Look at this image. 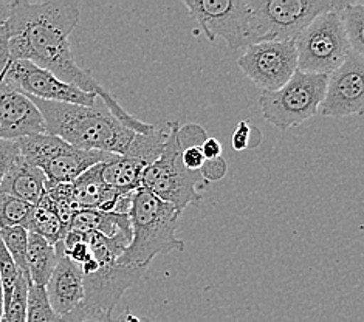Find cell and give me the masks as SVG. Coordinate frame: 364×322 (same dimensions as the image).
<instances>
[{
  "label": "cell",
  "mask_w": 364,
  "mask_h": 322,
  "mask_svg": "<svg viewBox=\"0 0 364 322\" xmlns=\"http://www.w3.org/2000/svg\"><path fill=\"white\" fill-rule=\"evenodd\" d=\"M80 4L75 0L25 2L13 0L11 14L5 25L4 45L8 60H28L85 93H93L112 115L134 132L146 135L154 124L143 123L119 106L112 93L89 70L76 64L70 34L80 22Z\"/></svg>",
  "instance_id": "obj_1"
},
{
  "label": "cell",
  "mask_w": 364,
  "mask_h": 322,
  "mask_svg": "<svg viewBox=\"0 0 364 322\" xmlns=\"http://www.w3.org/2000/svg\"><path fill=\"white\" fill-rule=\"evenodd\" d=\"M30 100L41 112L46 123V134L64 140L84 151H100L124 155L134 141L136 132L118 121L104 102L93 107L76 104Z\"/></svg>",
  "instance_id": "obj_2"
},
{
  "label": "cell",
  "mask_w": 364,
  "mask_h": 322,
  "mask_svg": "<svg viewBox=\"0 0 364 322\" xmlns=\"http://www.w3.org/2000/svg\"><path fill=\"white\" fill-rule=\"evenodd\" d=\"M127 215L132 242L118 259L121 265L146 269L157 256L185 249V242L177 237L181 213L149 190H135Z\"/></svg>",
  "instance_id": "obj_3"
},
{
  "label": "cell",
  "mask_w": 364,
  "mask_h": 322,
  "mask_svg": "<svg viewBox=\"0 0 364 322\" xmlns=\"http://www.w3.org/2000/svg\"><path fill=\"white\" fill-rule=\"evenodd\" d=\"M92 256L100 268L82 276L84 306L112 313L123 294L141 279L144 268L121 265L118 259L131 245L129 239H109L98 232L85 234Z\"/></svg>",
  "instance_id": "obj_4"
},
{
  "label": "cell",
  "mask_w": 364,
  "mask_h": 322,
  "mask_svg": "<svg viewBox=\"0 0 364 322\" xmlns=\"http://www.w3.org/2000/svg\"><path fill=\"white\" fill-rule=\"evenodd\" d=\"M178 127L180 123L177 121L168 123L169 132L163 152L157 161L144 168L141 188L183 213L189 205L202 202V189L206 188L208 181L200 172H191L181 163L177 138Z\"/></svg>",
  "instance_id": "obj_5"
},
{
  "label": "cell",
  "mask_w": 364,
  "mask_h": 322,
  "mask_svg": "<svg viewBox=\"0 0 364 322\" xmlns=\"http://www.w3.org/2000/svg\"><path fill=\"white\" fill-rule=\"evenodd\" d=\"M341 4V0H248L250 45L294 41L319 14Z\"/></svg>",
  "instance_id": "obj_6"
},
{
  "label": "cell",
  "mask_w": 364,
  "mask_h": 322,
  "mask_svg": "<svg viewBox=\"0 0 364 322\" xmlns=\"http://www.w3.org/2000/svg\"><path fill=\"white\" fill-rule=\"evenodd\" d=\"M16 143L22 159L44 172L48 183H73L85 171L117 156L107 152L77 149L47 134L25 136Z\"/></svg>",
  "instance_id": "obj_7"
},
{
  "label": "cell",
  "mask_w": 364,
  "mask_h": 322,
  "mask_svg": "<svg viewBox=\"0 0 364 322\" xmlns=\"http://www.w3.org/2000/svg\"><path fill=\"white\" fill-rule=\"evenodd\" d=\"M327 76L296 70L276 92H262L259 98L262 117L279 130L299 126L315 117L324 100Z\"/></svg>",
  "instance_id": "obj_8"
},
{
  "label": "cell",
  "mask_w": 364,
  "mask_h": 322,
  "mask_svg": "<svg viewBox=\"0 0 364 322\" xmlns=\"http://www.w3.org/2000/svg\"><path fill=\"white\" fill-rule=\"evenodd\" d=\"M340 6L319 14L309 27L294 39L298 53V70L328 76L340 67L350 53L346 39Z\"/></svg>",
  "instance_id": "obj_9"
},
{
  "label": "cell",
  "mask_w": 364,
  "mask_h": 322,
  "mask_svg": "<svg viewBox=\"0 0 364 322\" xmlns=\"http://www.w3.org/2000/svg\"><path fill=\"white\" fill-rule=\"evenodd\" d=\"M210 42L222 38L231 51L250 45L248 0H185Z\"/></svg>",
  "instance_id": "obj_10"
},
{
  "label": "cell",
  "mask_w": 364,
  "mask_h": 322,
  "mask_svg": "<svg viewBox=\"0 0 364 322\" xmlns=\"http://www.w3.org/2000/svg\"><path fill=\"white\" fill-rule=\"evenodd\" d=\"M237 65L262 92H276L298 70L294 41L259 42L244 48Z\"/></svg>",
  "instance_id": "obj_11"
},
{
  "label": "cell",
  "mask_w": 364,
  "mask_h": 322,
  "mask_svg": "<svg viewBox=\"0 0 364 322\" xmlns=\"http://www.w3.org/2000/svg\"><path fill=\"white\" fill-rule=\"evenodd\" d=\"M0 81L27 97L42 101L93 107L98 100L97 95L85 93L73 85L59 81L56 76L28 60H8L0 75Z\"/></svg>",
  "instance_id": "obj_12"
},
{
  "label": "cell",
  "mask_w": 364,
  "mask_h": 322,
  "mask_svg": "<svg viewBox=\"0 0 364 322\" xmlns=\"http://www.w3.org/2000/svg\"><path fill=\"white\" fill-rule=\"evenodd\" d=\"M324 117L363 115L364 58L350 51L344 63L327 76L324 100L319 106Z\"/></svg>",
  "instance_id": "obj_13"
},
{
  "label": "cell",
  "mask_w": 364,
  "mask_h": 322,
  "mask_svg": "<svg viewBox=\"0 0 364 322\" xmlns=\"http://www.w3.org/2000/svg\"><path fill=\"white\" fill-rule=\"evenodd\" d=\"M46 134V123L30 97L0 81V140L17 141Z\"/></svg>",
  "instance_id": "obj_14"
},
{
  "label": "cell",
  "mask_w": 364,
  "mask_h": 322,
  "mask_svg": "<svg viewBox=\"0 0 364 322\" xmlns=\"http://www.w3.org/2000/svg\"><path fill=\"white\" fill-rule=\"evenodd\" d=\"M81 267L60 252L58 264L51 273L48 284L46 285V293L50 306L60 318L72 313L84 301V285H82Z\"/></svg>",
  "instance_id": "obj_15"
},
{
  "label": "cell",
  "mask_w": 364,
  "mask_h": 322,
  "mask_svg": "<svg viewBox=\"0 0 364 322\" xmlns=\"http://www.w3.org/2000/svg\"><path fill=\"white\" fill-rule=\"evenodd\" d=\"M47 177L19 155L0 183V193L13 195L36 206L46 194Z\"/></svg>",
  "instance_id": "obj_16"
},
{
  "label": "cell",
  "mask_w": 364,
  "mask_h": 322,
  "mask_svg": "<svg viewBox=\"0 0 364 322\" xmlns=\"http://www.w3.org/2000/svg\"><path fill=\"white\" fill-rule=\"evenodd\" d=\"M63 252V243L56 245L42 239L34 232H28V248H27V267L28 276L33 285L44 286L48 284L51 273L58 264V259Z\"/></svg>",
  "instance_id": "obj_17"
},
{
  "label": "cell",
  "mask_w": 364,
  "mask_h": 322,
  "mask_svg": "<svg viewBox=\"0 0 364 322\" xmlns=\"http://www.w3.org/2000/svg\"><path fill=\"white\" fill-rule=\"evenodd\" d=\"M147 166L140 160L117 155L107 163H101L100 177L104 185L115 188L123 193H135L141 188V176Z\"/></svg>",
  "instance_id": "obj_18"
},
{
  "label": "cell",
  "mask_w": 364,
  "mask_h": 322,
  "mask_svg": "<svg viewBox=\"0 0 364 322\" xmlns=\"http://www.w3.org/2000/svg\"><path fill=\"white\" fill-rule=\"evenodd\" d=\"M101 163L81 173L73 183V197L80 210H97L102 205V200L106 197L109 186L104 185L100 177Z\"/></svg>",
  "instance_id": "obj_19"
},
{
  "label": "cell",
  "mask_w": 364,
  "mask_h": 322,
  "mask_svg": "<svg viewBox=\"0 0 364 322\" xmlns=\"http://www.w3.org/2000/svg\"><path fill=\"white\" fill-rule=\"evenodd\" d=\"M28 232L38 234L42 239H46L50 245H56V243L63 240L67 234V230L64 228V225L60 223L59 217L55 211L53 202H51L47 194H44V197L41 198V202L34 206Z\"/></svg>",
  "instance_id": "obj_20"
},
{
  "label": "cell",
  "mask_w": 364,
  "mask_h": 322,
  "mask_svg": "<svg viewBox=\"0 0 364 322\" xmlns=\"http://www.w3.org/2000/svg\"><path fill=\"white\" fill-rule=\"evenodd\" d=\"M340 16L346 39L350 50L357 55H364V2H346L340 8Z\"/></svg>",
  "instance_id": "obj_21"
},
{
  "label": "cell",
  "mask_w": 364,
  "mask_h": 322,
  "mask_svg": "<svg viewBox=\"0 0 364 322\" xmlns=\"http://www.w3.org/2000/svg\"><path fill=\"white\" fill-rule=\"evenodd\" d=\"M33 213V205L13 195L0 193V228H4V226H21V228L28 231Z\"/></svg>",
  "instance_id": "obj_22"
},
{
  "label": "cell",
  "mask_w": 364,
  "mask_h": 322,
  "mask_svg": "<svg viewBox=\"0 0 364 322\" xmlns=\"http://www.w3.org/2000/svg\"><path fill=\"white\" fill-rule=\"evenodd\" d=\"M0 242L4 243L8 254L11 256L17 268L22 273L28 274L27 267V248H28V231L21 226H4L0 228Z\"/></svg>",
  "instance_id": "obj_23"
},
{
  "label": "cell",
  "mask_w": 364,
  "mask_h": 322,
  "mask_svg": "<svg viewBox=\"0 0 364 322\" xmlns=\"http://www.w3.org/2000/svg\"><path fill=\"white\" fill-rule=\"evenodd\" d=\"M25 322H63V318L51 308L44 286L30 284L27 299V321Z\"/></svg>",
  "instance_id": "obj_24"
},
{
  "label": "cell",
  "mask_w": 364,
  "mask_h": 322,
  "mask_svg": "<svg viewBox=\"0 0 364 322\" xmlns=\"http://www.w3.org/2000/svg\"><path fill=\"white\" fill-rule=\"evenodd\" d=\"M31 281L30 276L21 273L17 277L14 291L8 306L4 308L2 322H25L27 321V299H28V286Z\"/></svg>",
  "instance_id": "obj_25"
},
{
  "label": "cell",
  "mask_w": 364,
  "mask_h": 322,
  "mask_svg": "<svg viewBox=\"0 0 364 322\" xmlns=\"http://www.w3.org/2000/svg\"><path fill=\"white\" fill-rule=\"evenodd\" d=\"M21 273L22 272L17 268L11 256L8 254L4 243L0 242V281H2V290H4V308L8 306V302L11 299L17 277H19Z\"/></svg>",
  "instance_id": "obj_26"
},
{
  "label": "cell",
  "mask_w": 364,
  "mask_h": 322,
  "mask_svg": "<svg viewBox=\"0 0 364 322\" xmlns=\"http://www.w3.org/2000/svg\"><path fill=\"white\" fill-rule=\"evenodd\" d=\"M63 322H117L112 318V313L90 308L81 304L80 307L75 308L72 313L63 316Z\"/></svg>",
  "instance_id": "obj_27"
},
{
  "label": "cell",
  "mask_w": 364,
  "mask_h": 322,
  "mask_svg": "<svg viewBox=\"0 0 364 322\" xmlns=\"http://www.w3.org/2000/svg\"><path fill=\"white\" fill-rule=\"evenodd\" d=\"M19 156V147L16 141L0 140V183H2L5 173L11 168V164Z\"/></svg>",
  "instance_id": "obj_28"
},
{
  "label": "cell",
  "mask_w": 364,
  "mask_h": 322,
  "mask_svg": "<svg viewBox=\"0 0 364 322\" xmlns=\"http://www.w3.org/2000/svg\"><path fill=\"white\" fill-rule=\"evenodd\" d=\"M251 134H253V129H251L248 121H240L236 130H234L231 140L234 151H245L247 147H250Z\"/></svg>",
  "instance_id": "obj_29"
},
{
  "label": "cell",
  "mask_w": 364,
  "mask_h": 322,
  "mask_svg": "<svg viewBox=\"0 0 364 322\" xmlns=\"http://www.w3.org/2000/svg\"><path fill=\"white\" fill-rule=\"evenodd\" d=\"M228 171V164L227 161L222 159H218V160H213V161H206L203 169L200 171L202 177L210 183V181H218V180H222L225 177V173H227Z\"/></svg>",
  "instance_id": "obj_30"
},
{
  "label": "cell",
  "mask_w": 364,
  "mask_h": 322,
  "mask_svg": "<svg viewBox=\"0 0 364 322\" xmlns=\"http://www.w3.org/2000/svg\"><path fill=\"white\" fill-rule=\"evenodd\" d=\"M202 152H203V156H205L206 161H213V160L222 159L223 147H222V144H220L218 138L208 136L202 144Z\"/></svg>",
  "instance_id": "obj_31"
},
{
  "label": "cell",
  "mask_w": 364,
  "mask_h": 322,
  "mask_svg": "<svg viewBox=\"0 0 364 322\" xmlns=\"http://www.w3.org/2000/svg\"><path fill=\"white\" fill-rule=\"evenodd\" d=\"M13 0H0V43H4L5 38V25L8 22V17L11 14Z\"/></svg>",
  "instance_id": "obj_32"
},
{
  "label": "cell",
  "mask_w": 364,
  "mask_h": 322,
  "mask_svg": "<svg viewBox=\"0 0 364 322\" xmlns=\"http://www.w3.org/2000/svg\"><path fill=\"white\" fill-rule=\"evenodd\" d=\"M117 322H152V321L144 316H136L134 313H124V315L121 316Z\"/></svg>",
  "instance_id": "obj_33"
},
{
  "label": "cell",
  "mask_w": 364,
  "mask_h": 322,
  "mask_svg": "<svg viewBox=\"0 0 364 322\" xmlns=\"http://www.w3.org/2000/svg\"><path fill=\"white\" fill-rule=\"evenodd\" d=\"M6 63H8V53H6V48H5L4 43H0V75H2V72H4V68H5Z\"/></svg>",
  "instance_id": "obj_34"
},
{
  "label": "cell",
  "mask_w": 364,
  "mask_h": 322,
  "mask_svg": "<svg viewBox=\"0 0 364 322\" xmlns=\"http://www.w3.org/2000/svg\"><path fill=\"white\" fill-rule=\"evenodd\" d=\"M4 316V290H2V281H0V322Z\"/></svg>",
  "instance_id": "obj_35"
}]
</instances>
